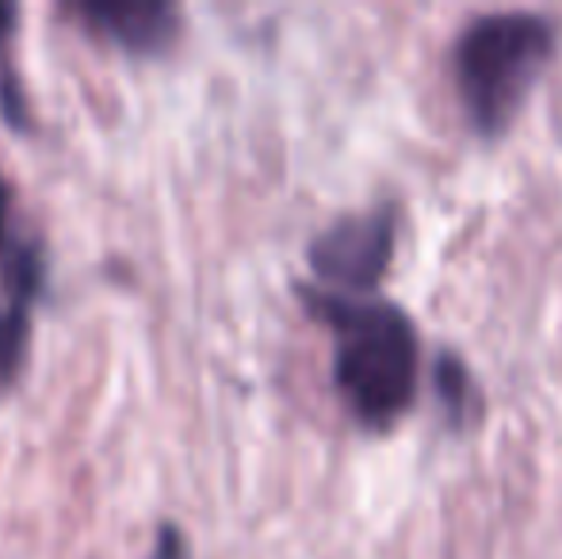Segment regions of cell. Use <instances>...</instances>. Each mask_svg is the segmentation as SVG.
Masks as SVG:
<instances>
[{
  "label": "cell",
  "mask_w": 562,
  "mask_h": 559,
  "mask_svg": "<svg viewBox=\"0 0 562 559\" xmlns=\"http://www.w3.org/2000/svg\"><path fill=\"white\" fill-rule=\"evenodd\" d=\"M299 299L334 329V383L368 429H386L414 406L417 329L386 299H348L299 283Z\"/></svg>",
  "instance_id": "obj_1"
},
{
  "label": "cell",
  "mask_w": 562,
  "mask_h": 559,
  "mask_svg": "<svg viewBox=\"0 0 562 559\" xmlns=\"http://www.w3.org/2000/svg\"><path fill=\"white\" fill-rule=\"evenodd\" d=\"M551 58L555 27L536 12H490L467 23L456 38L451 74L474 135H505Z\"/></svg>",
  "instance_id": "obj_2"
},
{
  "label": "cell",
  "mask_w": 562,
  "mask_h": 559,
  "mask_svg": "<svg viewBox=\"0 0 562 559\" xmlns=\"http://www.w3.org/2000/svg\"><path fill=\"white\" fill-rule=\"evenodd\" d=\"M394 242H398L394 208H371L337 219L322 234H314L306 261L322 283L345 291H371L391 269Z\"/></svg>",
  "instance_id": "obj_3"
},
{
  "label": "cell",
  "mask_w": 562,
  "mask_h": 559,
  "mask_svg": "<svg viewBox=\"0 0 562 559\" xmlns=\"http://www.w3.org/2000/svg\"><path fill=\"white\" fill-rule=\"evenodd\" d=\"M66 12L126 54L169 51L184 23V12L169 0H77Z\"/></svg>",
  "instance_id": "obj_4"
},
{
  "label": "cell",
  "mask_w": 562,
  "mask_h": 559,
  "mask_svg": "<svg viewBox=\"0 0 562 559\" xmlns=\"http://www.w3.org/2000/svg\"><path fill=\"white\" fill-rule=\"evenodd\" d=\"M46 283V257L38 242H20L4 272V303H0V395L20 380L31 349L35 299Z\"/></svg>",
  "instance_id": "obj_5"
},
{
  "label": "cell",
  "mask_w": 562,
  "mask_h": 559,
  "mask_svg": "<svg viewBox=\"0 0 562 559\" xmlns=\"http://www.w3.org/2000/svg\"><path fill=\"white\" fill-rule=\"evenodd\" d=\"M437 395L440 403H445L448 418L451 422H467V411L474 406V383H471V372H467V365L456 357V353H440L437 357Z\"/></svg>",
  "instance_id": "obj_6"
},
{
  "label": "cell",
  "mask_w": 562,
  "mask_h": 559,
  "mask_svg": "<svg viewBox=\"0 0 562 559\" xmlns=\"http://www.w3.org/2000/svg\"><path fill=\"white\" fill-rule=\"evenodd\" d=\"M0 115H4L8 127H15V131L31 127L27 104H23V89H20V81H15L12 69H4V74H0Z\"/></svg>",
  "instance_id": "obj_7"
},
{
  "label": "cell",
  "mask_w": 562,
  "mask_h": 559,
  "mask_svg": "<svg viewBox=\"0 0 562 559\" xmlns=\"http://www.w3.org/2000/svg\"><path fill=\"white\" fill-rule=\"evenodd\" d=\"M149 559H192V545H188L184 529L177 522H161L154 529V548Z\"/></svg>",
  "instance_id": "obj_8"
},
{
  "label": "cell",
  "mask_w": 562,
  "mask_h": 559,
  "mask_svg": "<svg viewBox=\"0 0 562 559\" xmlns=\"http://www.w3.org/2000/svg\"><path fill=\"white\" fill-rule=\"evenodd\" d=\"M15 20H20V8H15L12 0H0V43H4L8 31L15 27Z\"/></svg>",
  "instance_id": "obj_9"
},
{
  "label": "cell",
  "mask_w": 562,
  "mask_h": 559,
  "mask_svg": "<svg viewBox=\"0 0 562 559\" xmlns=\"http://www.w3.org/2000/svg\"><path fill=\"white\" fill-rule=\"evenodd\" d=\"M8 208H12V185L0 172V242H4V226H8Z\"/></svg>",
  "instance_id": "obj_10"
}]
</instances>
